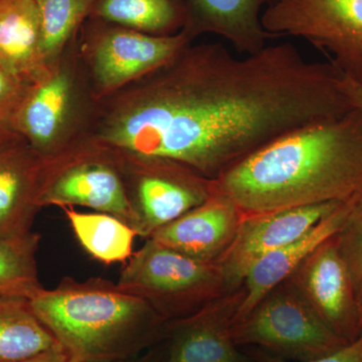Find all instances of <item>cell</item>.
Wrapping results in <instances>:
<instances>
[{
  "mask_svg": "<svg viewBox=\"0 0 362 362\" xmlns=\"http://www.w3.org/2000/svg\"><path fill=\"white\" fill-rule=\"evenodd\" d=\"M71 97L70 77L66 71L54 68L28 86L16 116V130L40 156L54 153L70 109Z\"/></svg>",
  "mask_w": 362,
  "mask_h": 362,
  "instance_id": "obj_17",
  "label": "cell"
},
{
  "mask_svg": "<svg viewBox=\"0 0 362 362\" xmlns=\"http://www.w3.org/2000/svg\"><path fill=\"white\" fill-rule=\"evenodd\" d=\"M242 289L228 293L192 315L168 323L162 354L151 362H254L232 337Z\"/></svg>",
  "mask_w": 362,
  "mask_h": 362,
  "instance_id": "obj_11",
  "label": "cell"
},
{
  "mask_svg": "<svg viewBox=\"0 0 362 362\" xmlns=\"http://www.w3.org/2000/svg\"><path fill=\"white\" fill-rule=\"evenodd\" d=\"M245 216L347 201L362 187V115L298 128L214 180Z\"/></svg>",
  "mask_w": 362,
  "mask_h": 362,
  "instance_id": "obj_2",
  "label": "cell"
},
{
  "mask_svg": "<svg viewBox=\"0 0 362 362\" xmlns=\"http://www.w3.org/2000/svg\"><path fill=\"white\" fill-rule=\"evenodd\" d=\"M245 214L216 189L201 206L161 226L148 239L192 258L216 262L235 240Z\"/></svg>",
  "mask_w": 362,
  "mask_h": 362,
  "instance_id": "obj_13",
  "label": "cell"
},
{
  "mask_svg": "<svg viewBox=\"0 0 362 362\" xmlns=\"http://www.w3.org/2000/svg\"><path fill=\"white\" fill-rule=\"evenodd\" d=\"M232 337L237 346L255 347L290 361H312L349 344L324 323L289 280L235 321Z\"/></svg>",
  "mask_w": 362,
  "mask_h": 362,
  "instance_id": "obj_5",
  "label": "cell"
},
{
  "mask_svg": "<svg viewBox=\"0 0 362 362\" xmlns=\"http://www.w3.org/2000/svg\"><path fill=\"white\" fill-rule=\"evenodd\" d=\"M114 107L100 148L216 180L267 143L354 110L342 76L290 42L252 54L192 42Z\"/></svg>",
  "mask_w": 362,
  "mask_h": 362,
  "instance_id": "obj_1",
  "label": "cell"
},
{
  "mask_svg": "<svg viewBox=\"0 0 362 362\" xmlns=\"http://www.w3.org/2000/svg\"><path fill=\"white\" fill-rule=\"evenodd\" d=\"M342 90L349 98L352 108L362 115V85L349 78H342Z\"/></svg>",
  "mask_w": 362,
  "mask_h": 362,
  "instance_id": "obj_27",
  "label": "cell"
},
{
  "mask_svg": "<svg viewBox=\"0 0 362 362\" xmlns=\"http://www.w3.org/2000/svg\"><path fill=\"white\" fill-rule=\"evenodd\" d=\"M40 21V45L51 61L90 11L94 0H35Z\"/></svg>",
  "mask_w": 362,
  "mask_h": 362,
  "instance_id": "obj_23",
  "label": "cell"
},
{
  "mask_svg": "<svg viewBox=\"0 0 362 362\" xmlns=\"http://www.w3.org/2000/svg\"><path fill=\"white\" fill-rule=\"evenodd\" d=\"M249 354L254 362H362V335L333 354L308 361H286L258 349H252Z\"/></svg>",
  "mask_w": 362,
  "mask_h": 362,
  "instance_id": "obj_26",
  "label": "cell"
},
{
  "mask_svg": "<svg viewBox=\"0 0 362 362\" xmlns=\"http://www.w3.org/2000/svg\"><path fill=\"white\" fill-rule=\"evenodd\" d=\"M30 301L76 362L134 358L160 341L168 327L146 301L101 278H65Z\"/></svg>",
  "mask_w": 362,
  "mask_h": 362,
  "instance_id": "obj_3",
  "label": "cell"
},
{
  "mask_svg": "<svg viewBox=\"0 0 362 362\" xmlns=\"http://www.w3.org/2000/svg\"><path fill=\"white\" fill-rule=\"evenodd\" d=\"M39 233L0 237V295L32 299L44 289L37 270Z\"/></svg>",
  "mask_w": 362,
  "mask_h": 362,
  "instance_id": "obj_22",
  "label": "cell"
},
{
  "mask_svg": "<svg viewBox=\"0 0 362 362\" xmlns=\"http://www.w3.org/2000/svg\"><path fill=\"white\" fill-rule=\"evenodd\" d=\"M71 230L86 251L102 263L127 262L137 233L125 221L106 213H82L64 206Z\"/></svg>",
  "mask_w": 362,
  "mask_h": 362,
  "instance_id": "obj_21",
  "label": "cell"
},
{
  "mask_svg": "<svg viewBox=\"0 0 362 362\" xmlns=\"http://www.w3.org/2000/svg\"><path fill=\"white\" fill-rule=\"evenodd\" d=\"M187 21L183 30L194 37L213 33L239 54L261 51L275 35L266 32L262 14L275 0H185Z\"/></svg>",
  "mask_w": 362,
  "mask_h": 362,
  "instance_id": "obj_15",
  "label": "cell"
},
{
  "mask_svg": "<svg viewBox=\"0 0 362 362\" xmlns=\"http://www.w3.org/2000/svg\"><path fill=\"white\" fill-rule=\"evenodd\" d=\"M262 25L277 39L313 45L343 78L362 85V0H275Z\"/></svg>",
  "mask_w": 362,
  "mask_h": 362,
  "instance_id": "obj_6",
  "label": "cell"
},
{
  "mask_svg": "<svg viewBox=\"0 0 362 362\" xmlns=\"http://www.w3.org/2000/svg\"><path fill=\"white\" fill-rule=\"evenodd\" d=\"M90 9L100 18L149 35H171L185 28V0H99Z\"/></svg>",
  "mask_w": 362,
  "mask_h": 362,
  "instance_id": "obj_20",
  "label": "cell"
},
{
  "mask_svg": "<svg viewBox=\"0 0 362 362\" xmlns=\"http://www.w3.org/2000/svg\"><path fill=\"white\" fill-rule=\"evenodd\" d=\"M37 204L40 209L89 207L110 214L134 228L120 166L113 154L101 148L44 157Z\"/></svg>",
  "mask_w": 362,
  "mask_h": 362,
  "instance_id": "obj_7",
  "label": "cell"
},
{
  "mask_svg": "<svg viewBox=\"0 0 362 362\" xmlns=\"http://www.w3.org/2000/svg\"><path fill=\"white\" fill-rule=\"evenodd\" d=\"M21 362H76L73 356L64 349H54Z\"/></svg>",
  "mask_w": 362,
  "mask_h": 362,
  "instance_id": "obj_28",
  "label": "cell"
},
{
  "mask_svg": "<svg viewBox=\"0 0 362 362\" xmlns=\"http://www.w3.org/2000/svg\"><path fill=\"white\" fill-rule=\"evenodd\" d=\"M187 30L154 35L130 28H111L100 33L93 51V71L99 87L113 90L135 78L147 77L168 65L192 42Z\"/></svg>",
  "mask_w": 362,
  "mask_h": 362,
  "instance_id": "obj_12",
  "label": "cell"
},
{
  "mask_svg": "<svg viewBox=\"0 0 362 362\" xmlns=\"http://www.w3.org/2000/svg\"><path fill=\"white\" fill-rule=\"evenodd\" d=\"M346 213V201L340 202L332 213L316 223L299 239L259 259L247 274L240 287L243 298L235 322L252 310L274 288L289 279L300 264L317 247L337 235L342 228Z\"/></svg>",
  "mask_w": 362,
  "mask_h": 362,
  "instance_id": "obj_16",
  "label": "cell"
},
{
  "mask_svg": "<svg viewBox=\"0 0 362 362\" xmlns=\"http://www.w3.org/2000/svg\"><path fill=\"white\" fill-rule=\"evenodd\" d=\"M42 158L25 140L0 145V237L32 232Z\"/></svg>",
  "mask_w": 362,
  "mask_h": 362,
  "instance_id": "obj_14",
  "label": "cell"
},
{
  "mask_svg": "<svg viewBox=\"0 0 362 362\" xmlns=\"http://www.w3.org/2000/svg\"><path fill=\"white\" fill-rule=\"evenodd\" d=\"M339 204L328 202L245 216L235 240L216 261L223 271L228 292L242 287L247 274L259 259L299 239Z\"/></svg>",
  "mask_w": 362,
  "mask_h": 362,
  "instance_id": "obj_10",
  "label": "cell"
},
{
  "mask_svg": "<svg viewBox=\"0 0 362 362\" xmlns=\"http://www.w3.org/2000/svg\"><path fill=\"white\" fill-rule=\"evenodd\" d=\"M346 204V218L335 240L362 309V187L347 199Z\"/></svg>",
  "mask_w": 362,
  "mask_h": 362,
  "instance_id": "obj_24",
  "label": "cell"
},
{
  "mask_svg": "<svg viewBox=\"0 0 362 362\" xmlns=\"http://www.w3.org/2000/svg\"><path fill=\"white\" fill-rule=\"evenodd\" d=\"M40 45L35 0H0V69L30 85L51 69Z\"/></svg>",
  "mask_w": 362,
  "mask_h": 362,
  "instance_id": "obj_18",
  "label": "cell"
},
{
  "mask_svg": "<svg viewBox=\"0 0 362 362\" xmlns=\"http://www.w3.org/2000/svg\"><path fill=\"white\" fill-rule=\"evenodd\" d=\"M28 86L0 69V145L23 140L16 130V116Z\"/></svg>",
  "mask_w": 362,
  "mask_h": 362,
  "instance_id": "obj_25",
  "label": "cell"
},
{
  "mask_svg": "<svg viewBox=\"0 0 362 362\" xmlns=\"http://www.w3.org/2000/svg\"><path fill=\"white\" fill-rule=\"evenodd\" d=\"M290 282L335 334L347 343L362 335V309L335 235L317 247Z\"/></svg>",
  "mask_w": 362,
  "mask_h": 362,
  "instance_id": "obj_9",
  "label": "cell"
},
{
  "mask_svg": "<svg viewBox=\"0 0 362 362\" xmlns=\"http://www.w3.org/2000/svg\"><path fill=\"white\" fill-rule=\"evenodd\" d=\"M59 349L30 300L0 295V362H21Z\"/></svg>",
  "mask_w": 362,
  "mask_h": 362,
  "instance_id": "obj_19",
  "label": "cell"
},
{
  "mask_svg": "<svg viewBox=\"0 0 362 362\" xmlns=\"http://www.w3.org/2000/svg\"><path fill=\"white\" fill-rule=\"evenodd\" d=\"M116 284L146 301L168 322L230 293L216 262L192 258L151 239L130 257Z\"/></svg>",
  "mask_w": 362,
  "mask_h": 362,
  "instance_id": "obj_4",
  "label": "cell"
},
{
  "mask_svg": "<svg viewBox=\"0 0 362 362\" xmlns=\"http://www.w3.org/2000/svg\"><path fill=\"white\" fill-rule=\"evenodd\" d=\"M114 156L122 173L136 233L144 239L201 206L213 192L214 180L175 162Z\"/></svg>",
  "mask_w": 362,
  "mask_h": 362,
  "instance_id": "obj_8",
  "label": "cell"
},
{
  "mask_svg": "<svg viewBox=\"0 0 362 362\" xmlns=\"http://www.w3.org/2000/svg\"><path fill=\"white\" fill-rule=\"evenodd\" d=\"M139 356L134 357V358L128 359V361H117V362H151V358H150V354H148V356H146V357H139Z\"/></svg>",
  "mask_w": 362,
  "mask_h": 362,
  "instance_id": "obj_29",
  "label": "cell"
}]
</instances>
